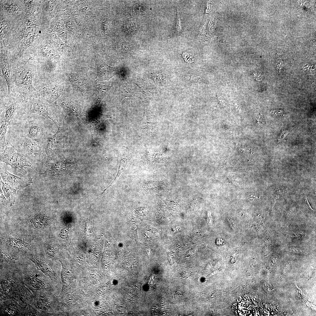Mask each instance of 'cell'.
I'll use <instances>...</instances> for the list:
<instances>
[{"label":"cell","mask_w":316,"mask_h":316,"mask_svg":"<svg viewBox=\"0 0 316 316\" xmlns=\"http://www.w3.org/2000/svg\"><path fill=\"white\" fill-rule=\"evenodd\" d=\"M13 76V86L25 100L40 96L33 84L34 73L32 70L21 67L15 72Z\"/></svg>","instance_id":"cell-1"},{"label":"cell","mask_w":316,"mask_h":316,"mask_svg":"<svg viewBox=\"0 0 316 316\" xmlns=\"http://www.w3.org/2000/svg\"><path fill=\"white\" fill-rule=\"evenodd\" d=\"M0 161L11 166L13 169L25 174L27 171L23 169L25 166L33 169L32 164L11 144H6L3 152L0 153Z\"/></svg>","instance_id":"cell-2"},{"label":"cell","mask_w":316,"mask_h":316,"mask_svg":"<svg viewBox=\"0 0 316 316\" xmlns=\"http://www.w3.org/2000/svg\"><path fill=\"white\" fill-rule=\"evenodd\" d=\"M18 150L24 156L32 160L43 162L46 160V154L39 141L23 135L18 140Z\"/></svg>","instance_id":"cell-3"},{"label":"cell","mask_w":316,"mask_h":316,"mask_svg":"<svg viewBox=\"0 0 316 316\" xmlns=\"http://www.w3.org/2000/svg\"><path fill=\"white\" fill-rule=\"evenodd\" d=\"M30 111L31 114H36L53 121L58 126L57 117L50 109L48 102L40 96L30 98Z\"/></svg>","instance_id":"cell-4"},{"label":"cell","mask_w":316,"mask_h":316,"mask_svg":"<svg viewBox=\"0 0 316 316\" xmlns=\"http://www.w3.org/2000/svg\"><path fill=\"white\" fill-rule=\"evenodd\" d=\"M64 139L63 130L59 127L56 133L48 137L45 142L44 149L46 155L50 157L56 155L63 148Z\"/></svg>","instance_id":"cell-5"},{"label":"cell","mask_w":316,"mask_h":316,"mask_svg":"<svg viewBox=\"0 0 316 316\" xmlns=\"http://www.w3.org/2000/svg\"><path fill=\"white\" fill-rule=\"evenodd\" d=\"M25 100L21 95L10 99L7 103L1 106L0 121L10 123L20 104Z\"/></svg>","instance_id":"cell-6"},{"label":"cell","mask_w":316,"mask_h":316,"mask_svg":"<svg viewBox=\"0 0 316 316\" xmlns=\"http://www.w3.org/2000/svg\"><path fill=\"white\" fill-rule=\"evenodd\" d=\"M23 135L31 139L39 141L46 133L43 124L38 121H28L24 124Z\"/></svg>","instance_id":"cell-7"},{"label":"cell","mask_w":316,"mask_h":316,"mask_svg":"<svg viewBox=\"0 0 316 316\" xmlns=\"http://www.w3.org/2000/svg\"><path fill=\"white\" fill-rule=\"evenodd\" d=\"M1 174L4 183L15 189H22L30 185L32 182V178L27 179L21 178L7 171Z\"/></svg>","instance_id":"cell-8"},{"label":"cell","mask_w":316,"mask_h":316,"mask_svg":"<svg viewBox=\"0 0 316 316\" xmlns=\"http://www.w3.org/2000/svg\"><path fill=\"white\" fill-rule=\"evenodd\" d=\"M38 92L40 96L50 103L60 96L61 88L57 84L46 85L40 88Z\"/></svg>","instance_id":"cell-9"},{"label":"cell","mask_w":316,"mask_h":316,"mask_svg":"<svg viewBox=\"0 0 316 316\" xmlns=\"http://www.w3.org/2000/svg\"><path fill=\"white\" fill-rule=\"evenodd\" d=\"M97 73L95 81L97 82L103 80L108 81L117 73L118 68L108 65L102 61L97 65Z\"/></svg>","instance_id":"cell-10"},{"label":"cell","mask_w":316,"mask_h":316,"mask_svg":"<svg viewBox=\"0 0 316 316\" xmlns=\"http://www.w3.org/2000/svg\"><path fill=\"white\" fill-rule=\"evenodd\" d=\"M0 196L1 200L3 202L9 203L11 206L15 202L13 194L16 193L15 189L6 185L2 181H1Z\"/></svg>","instance_id":"cell-11"},{"label":"cell","mask_w":316,"mask_h":316,"mask_svg":"<svg viewBox=\"0 0 316 316\" xmlns=\"http://www.w3.org/2000/svg\"><path fill=\"white\" fill-rule=\"evenodd\" d=\"M65 74L75 90L81 92L84 90V79L81 76L80 71Z\"/></svg>","instance_id":"cell-12"},{"label":"cell","mask_w":316,"mask_h":316,"mask_svg":"<svg viewBox=\"0 0 316 316\" xmlns=\"http://www.w3.org/2000/svg\"><path fill=\"white\" fill-rule=\"evenodd\" d=\"M33 275H31L29 276L27 279L29 285L34 290H39L45 289L46 288V285L41 281L36 276V274L34 276Z\"/></svg>","instance_id":"cell-13"},{"label":"cell","mask_w":316,"mask_h":316,"mask_svg":"<svg viewBox=\"0 0 316 316\" xmlns=\"http://www.w3.org/2000/svg\"><path fill=\"white\" fill-rule=\"evenodd\" d=\"M32 260L35 264L38 270H40L46 275L52 279L54 276L53 272L47 264L34 258H32Z\"/></svg>","instance_id":"cell-14"},{"label":"cell","mask_w":316,"mask_h":316,"mask_svg":"<svg viewBox=\"0 0 316 316\" xmlns=\"http://www.w3.org/2000/svg\"><path fill=\"white\" fill-rule=\"evenodd\" d=\"M10 123L4 121H0V148L4 149L6 144V133Z\"/></svg>","instance_id":"cell-15"},{"label":"cell","mask_w":316,"mask_h":316,"mask_svg":"<svg viewBox=\"0 0 316 316\" xmlns=\"http://www.w3.org/2000/svg\"><path fill=\"white\" fill-rule=\"evenodd\" d=\"M110 88L109 85H98L96 88V104L99 105Z\"/></svg>","instance_id":"cell-16"},{"label":"cell","mask_w":316,"mask_h":316,"mask_svg":"<svg viewBox=\"0 0 316 316\" xmlns=\"http://www.w3.org/2000/svg\"><path fill=\"white\" fill-rule=\"evenodd\" d=\"M14 278H8L2 281L1 284V289L2 290L4 293H9L13 288L14 286V282L16 281L14 280Z\"/></svg>","instance_id":"cell-17"},{"label":"cell","mask_w":316,"mask_h":316,"mask_svg":"<svg viewBox=\"0 0 316 316\" xmlns=\"http://www.w3.org/2000/svg\"><path fill=\"white\" fill-rule=\"evenodd\" d=\"M47 220V218L45 216L43 215H38L32 218V221L35 227L40 228L46 225Z\"/></svg>","instance_id":"cell-18"},{"label":"cell","mask_w":316,"mask_h":316,"mask_svg":"<svg viewBox=\"0 0 316 316\" xmlns=\"http://www.w3.org/2000/svg\"><path fill=\"white\" fill-rule=\"evenodd\" d=\"M18 307L14 304H9L6 305L3 309L4 312L10 315H16L20 312Z\"/></svg>","instance_id":"cell-19"},{"label":"cell","mask_w":316,"mask_h":316,"mask_svg":"<svg viewBox=\"0 0 316 316\" xmlns=\"http://www.w3.org/2000/svg\"><path fill=\"white\" fill-rule=\"evenodd\" d=\"M48 301L46 298H40L38 299L37 302V305L38 308L41 310H45L49 306Z\"/></svg>","instance_id":"cell-20"},{"label":"cell","mask_w":316,"mask_h":316,"mask_svg":"<svg viewBox=\"0 0 316 316\" xmlns=\"http://www.w3.org/2000/svg\"><path fill=\"white\" fill-rule=\"evenodd\" d=\"M255 115L256 118V119H257V121L258 122V123H259V124H262V118L261 115L259 114L257 115L256 114Z\"/></svg>","instance_id":"cell-21"},{"label":"cell","mask_w":316,"mask_h":316,"mask_svg":"<svg viewBox=\"0 0 316 316\" xmlns=\"http://www.w3.org/2000/svg\"><path fill=\"white\" fill-rule=\"evenodd\" d=\"M178 20H177V28L178 31H181V23H180V20L179 18V16L178 15Z\"/></svg>","instance_id":"cell-22"},{"label":"cell","mask_w":316,"mask_h":316,"mask_svg":"<svg viewBox=\"0 0 316 316\" xmlns=\"http://www.w3.org/2000/svg\"><path fill=\"white\" fill-rule=\"evenodd\" d=\"M272 113L273 114H280L281 115H282V111L281 110L280 111H272Z\"/></svg>","instance_id":"cell-23"},{"label":"cell","mask_w":316,"mask_h":316,"mask_svg":"<svg viewBox=\"0 0 316 316\" xmlns=\"http://www.w3.org/2000/svg\"><path fill=\"white\" fill-rule=\"evenodd\" d=\"M305 205L306 206H307L308 208H310V209H312V210H313L312 208L311 207L310 205L309 204V202H308V200H307V199H306V201L305 202Z\"/></svg>","instance_id":"cell-24"}]
</instances>
